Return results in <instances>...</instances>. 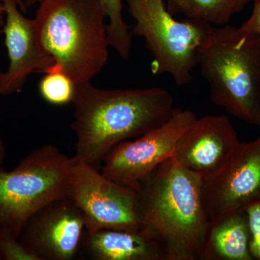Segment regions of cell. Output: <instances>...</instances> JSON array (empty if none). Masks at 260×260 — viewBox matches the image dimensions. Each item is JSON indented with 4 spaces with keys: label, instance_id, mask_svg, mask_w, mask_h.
Wrapping results in <instances>:
<instances>
[{
    "label": "cell",
    "instance_id": "obj_2",
    "mask_svg": "<svg viewBox=\"0 0 260 260\" xmlns=\"http://www.w3.org/2000/svg\"><path fill=\"white\" fill-rule=\"evenodd\" d=\"M138 193L143 223L167 246L170 260L199 259L209 222L203 179L170 158L141 183Z\"/></svg>",
    "mask_w": 260,
    "mask_h": 260
},
{
    "label": "cell",
    "instance_id": "obj_18",
    "mask_svg": "<svg viewBox=\"0 0 260 260\" xmlns=\"http://www.w3.org/2000/svg\"><path fill=\"white\" fill-rule=\"evenodd\" d=\"M0 259L42 260L13 234L0 229Z\"/></svg>",
    "mask_w": 260,
    "mask_h": 260
},
{
    "label": "cell",
    "instance_id": "obj_20",
    "mask_svg": "<svg viewBox=\"0 0 260 260\" xmlns=\"http://www.w3.org/2000/svg\"><path fill=\"white\" fill-rule=\"evenodd\" d=\"M254 4L250 17L239 28L243 31L260 36V0H257Z\"/></svg>",
    "mask_w": 260,
    "mask_h": 260
},
{
    "label": "cell",
    "instance_id": "obj_24",
    "mask_svg": "<svg viewBox=\"0 0 260 260\" xmlns=\"http://www.w3.org/2000/svg\"><path fill=\"white\" fill-rule=\"evenodd\" d=\"M16 2L17 3H18L19 6H20V9H21L22 11H23V13H25V12H26V10L27 9H28V8H27L26 6H25L23 0H16Z\"/></svg>",
    "mask_w": 260,
    "mask_h": 260
},
{
    "label": "cell",
    "instance_id": "obj_14",
    "mask_svg": "<svg viewBox=\"0 0 260 260\" xmlns=\"http://www.w3.org/2000/svg\"><path fill=\"white\" fill-rule=\"evenodd\" d=\"M244 210L210 219L200 246V260H253Z\"/></svg>",
    "mask_w": 260,
    "mask_h": 260
},
{
    "label": "cell",
    "instance_id": "obj_3",
    "mask_svg": "<svg viewBox=\"0 0 260 260\" xmlns=\"http://www.w3.org/2000/svg\"><path fill=\"white\" fill-rule=\"evenodd\" d=\"M39 4L36 32L54 63L48 72H62L76 85L91 81L109 59L107 15L100 0H42Z\"/></svg>",
    "mask_w": 260,
    "mask_h": 260
},
{
    "label": "cell",
    "instance_id": "obj_17",
    "mask_svg": "<svg viewBox=\"0 0 260 260\" xmlns=\"http://www.w3.org/2000/svg\"><path fill=\"white\" fill-rule=\"evenodd\" d=\"M44 75L39 90L46 102L55 106L73 102L77 85L68 75L60 71L48 72Z\"/></svg>",
    "mask_w": 260,
    "mask_h": 260
},
{
    "label": "cell",
    "instance_id": "obj_6",
    "mask_svg": "<svg viewBox=\"0 0 260 260\" xmlns=\"http://www.w3.org/2000/svg\"><path fill=\"white\" fill-rule=\"evenodd\" d=\"M135 24L133 36L144 39L153 56L154 75H169L178 86L191 83L197 52L213 25L202 20L174 18L166 0H126Z\"/></svg>",
    "mask_w": 260,
    "mask_h": 260
},
{
    "label": "cell",
    "instance_id": "obj_23",
    "mask_svg": "<svg viewBox=\"0 0 260 260\" xmlns=\"http://www.w3.org/2000/svg\"><path fill=\"white\" fill-rule=\"evenodd\" d=\"M23 2L27 8H30V7L38 3V0H23Z\"/></svg>",
    "mask_w": 260,
    "mask_h": 260
},
{
    "label": "cell",
    "instance_id": "obj_13",
    "mask_svg": "<svg viewBox=\"0 0 260 260\" xmlns=\"http://www.w3.org/2000/svg\"><path fill=\"white\" fill-rule=\"evenodd\" d=\"M82 244L96 260H170L167 246L146 226L138 231L103 229L85 234Z\"/></svg>",
    "mask_w": 260,
    "mask_h": 260
},
{
    "label": "cell",
    "instance_id": "obj_5",
    "mask_svg": "<svg viewBox=\"0 0 260 260\" xmlns=\"http://www.w3.org/2000/svg\"><path fill=\"white\" fill-rule=\"evenodd\" d=\"M75 158L52 145L34 149L13 170L0 166V229L18 238L30 217L70 197Z\"/></svg>",
    "mask_w": 260,
    "mask_h": 260
},
{
    "label": "cell",
    "instance_id": "obj_8",
    "mask_svg": "<svg viewBox=\"0 0 260 260\" xmlns=\"http://www.w3.org/2000/svg\"><path fill=\"white\" fill-rule=\"evenodd\" d=\"M197 118L192 111L175 108L162 125L114 146L103 160L101 172L138 191L141 183L160 164L172 158L178 140Z\"/></svg>",
    "mask_w": 260,
    "mask_h": 260
},
{
    "label": "cell",
    "instance_id": "obj_19",
    "mask_svg": "<svg viewBox=\"0 0 260 260\" xmlns=\"http://www.w3.org/2000/svg\"><path fill=\"white\" fill-rule=\"evenodd\" d=\"M249 231V252L253 260H260V198L244 208Z\"/></svg>",
    "mask_w": 260,
    "mask_h": 260
},
{
    "label": "cell",
    "instance_id": "obj_12",
    "mask_svg": "<svg viewBox=\"0 0 260 260\" xmlns=\"http://www.w3.org/2000/svg\"><path fill=\"white\" fill-rule=\"evenodd\" d=\"M239 143L237 132L226 116L198 117L178 140L172 158L204 179L231 158Z\"/></svg>",
    "mask_w": 260,
    "mask_h": 260
},
{
    "label": "cell",
    "instance_id": "obj_15",
    "mask_svg": "<svg viewBox=\"0 0 260 260\" xmlns=\"http://www.w3.org/2000/svg\"><path fill=\"white\" fill-rule=\"evenodd\" d=\"M257 0H166L172 15L202 20L213 25H226L246 5Z\"/></svg>",
    "mask_w": 260,
    "mask_h": 260
},
{
    "label": "cell",
    "instance_id": "obj_10",
    "mask_svg": "<svg viewBox=\"0 0 260 260\" xmlns=\"http://www.w3.org/2000/svg\"><path fill=\"white\" fill-rule=\"evenodd\" d=\"M85 234L83 212L70 197L51 202L34 213L18 239L42 260H71Z\"/></svg>",
    "mask_w": 260,
    "mask_h": 260
},
{
    "label": "cell",
    "instance_id": "obj_9",
    "mask_svg": "<svg viewBox=\"0 0 260 260\" xmlns=\"http://www.w3.org/2000/svg\"><path fill=\"white\" fill-rule=\"evenodd\" d=\"M203 198L208 218L244 210L260 198V135L240 142L216 172L203 179Z\"/></svg>",
    "mask_w": 260,
    "mask_h": 260
},
{
    "label": "cell",
    "instance_id": "obj_21",
    "mask_svg": "<svg viewBox=\"0 0 260 260\" xmlns=\"http://www.w3.org/2000/svg\"><path fill=\"white\" fill-rule=\"evenodd\" d=\"M5 19V13L4 4L3 0H0V34L3 32V27H4Z\"/></svg>",
    "mask_w": 260,
    "mask_h": 260
},
{
    "label": "cell",
    "instance_id": "obj_16",
    "mask_svg": "<svg viewBox=\"0 0 260 260\" xmlns=\"http://www.w3.org/2000/svg\"><path fill=\"white\" fill-rule=\"evenodd\" d=\"M42 0H38V3ZM105 12L107 37L109 47L116 51L121 59L128 60L131 53L133 34L131 28L123 17L122 0H100Z\"/></svg>",
    "mask_w": 260,
    "mask_h": 260
},
{
    "label": "cell",
    "instance_id": "obj_4",
    "mask_svg": "<svg viewBox=\"0 0 260 260\" xmlns=\"http://www.w3.org/2000/svg\"><path fill=\"white\" fill-rule=\"evenodd\" d=\"M197 66L215 105L260 126V36L232 25L213 27L198 48Z\"/></svg>",
    "mask_w": 260,
    "mask_h": 260
},
{
    "label": "cell",
    "instance_id": "obj_1",
    "mask_svg": "<svg viewBox=\"0 0 260 260\" xmlns=\"http://www.w3.org/2000/svg\"><path fill=\"white\" fill-rule=\"evenodd\" d=\"M72 104L74 157L98 169L114 146L162 125L175 109L172 94L161 87L103 89L90 82L76 85Z\"/></svg>",
    "mask_w": 260,
    "mask_h": 260
},
{
    "label": "cell",
    "instance_id": "obj_7",
    "mask_svg": "<svg viewBox=\"0 0 260 260\" xmlns=\"http://www.w3.org/2000/svg\"><path fill=\"white\" fill-rule=\"evenodd\" d=\"M70 198L83 212L85 234L145 227L138 191L108 179L96 168L75 158Z\"/></svg>",
    "mask_w": 260,
    "mask_h": 260
},
{
    "label": "cell",
    "instance_id": "obj_22",
    "mask_svg": "<svg viewBox=\"0 0 260 260\" xmlns=\"http://www.w3.org/2000/svg\"><path fill=\"white\" fill-rule=\"evenodd\" d=\"M5 156H6V148L4 142L0 136V166H2L4 162Z\"/></svg>",
    "mask_w": 260,
    "mask_h": 260
},
{
    "label": "cell",
    "instance_id": "obj_11",
    "mask_svg": "<svg viewBox=\"0 0 260 260\" xmlns=\"http://www.w3.org/2000/svg\"><path fill=\"white\" fill-rule=\"evenodd\" d=\"M5 19L3 32L9 64L0 72V95L20 93L30 75L45 74L54 65L42 49L34 18L23 14L16 0H3Z\"/></svg>",
    "mask_w": 260,
    "mask_h": 260
}]
</instances>
